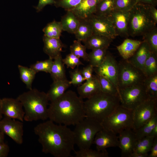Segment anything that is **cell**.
<instances>
[{
  "label": "cell",
  "mask_w": 157,
  "mask_h": 157,
  "mask_svg": "<svg viewBox=\"0 0 157 157\" xmlns=\"http://www.w3.org/2000/svg\"><path fill=\"white\" fill-rule=\"evenodd\" d=\"M81 42L77 40H74L70 47V53L79 58H82L84 60L88 61V53L86 52L87 49Z\"/></svg>",
  "instance_id": "74e56055"
},
{
  "label": "cell",
  "mask_w": 157,
  "mask_h": 157,
  "mask_svg": "<svg viewBox=\"0 0 157 157\" xmlns=\"http://www.w3.org/2000/svg\"><path fill=\"white\" fill-rule=\"evenodd\" d=\"M99 0H83L76 6L69 10L80 20L88 19L94 14Z\"/></svg>",
  "instance_id": "ac0fdd59"
},
{
  "label": "cell",
  "mask_w": 157,
  "mask_h": 157,
  "mask_svg": "<svg viewBox=\"0 0 157 157\" xmlns=\"http://www.w3.org/2000/svg\"><path fill=\"white\" fill-rule=\"evenodd\" d=\"M70 85L67 79L53 81L46 93L49 101H53L61 97Z\"/></svg>",
  "instance_id": "603a6c76"
},
{
  "label": "cell",
  "mask_w": 157,
  "mask_h": 157,
  "mask_svg": "<svg viewBox=\"0 0 157 157\" xmlns=\"http://www.w3.org/2000/svg\"><path fill=\"white\" fill-rule=\"evenodd\" d=\"M1 111L5 117L17 119L22 122L24 120V111L22 104L17 98L1 99Z\"/></svg>",
  "instance_id": "5bb4252c"
},
{
  "label": "cell",
  "mask_w": 157,
  "mask_h": 157,
  "mask_svg": "<svg viewBox=\"0 0 157 157\" xmlns=\"http://www.w3.org/2000/svg\"><path fill=\"white\" fill-rule=\"evenodd\" d=\"M143 72L146 77L157 74V54L151 52L144 63Z\"/></svg>",
  "instance_id": "f546056e"
},
{
  "label": "cell",
  "mask_w": 157,
  "mask_h": 157,
  "mask_svg": "<svg viewBox=\"0 0 157 157\" xmlns=\"http://www.w3.org/2000/svg\"><path fill=\"white\" fill-rule=\"evenodd\" d=\"M116 135L103 129L96 134L93 144L96 145L97 150L99 151L106 150L109 147H118V138Z\"/></svg>",
  "instance_id": "2e32d148"
},
{
  "label": "cell",
  "mask_w": 157,
  "mask_h": 157,
  "mask_svg": "<svg viewBox=\"0 0 157 157\" xmlns=\"http://www.w3.org/2000/svg\"><path fill=\"white\" fill-rule=\"evenodd\" d=\"M17 98L24 109L25 121H44L48 119L49 104L46 93L32 88L19 95Z\"/></svg>",
  "instance_id": "3957f363"
},
{
  "label": "cell",
  "mask_w": 157,
  "mask_h": 157,
  "mask_svg": "<svg viewBox=\"0 0 157 157\" xmlns=\"http://www.w3.org/2000/svg\"><path fill=\"white\" fill-rule=\"evenodd\" d=\"M154 138L153 137L148 135L137 140L133 152L148 154L150 151Z\"/></svg>",
  "instance_id": "836d02e7"
},
{
  "label": "cell",
  "mask_w": 157,
  "mask_h": 157,
  "mask_svg": "<svg viewBox=\"0 0 157 157\" xmlns=\"http://www.w3.org/2000/svg\"><path fill=\"white\" fill-rule=\"evenodd\" d=\"M83 0H57L54 5L56 7H60L67 11L73 8Z\"/></svg>",
  "instance_id": "7bdbcfd3"
},
{
  "label": "cell",
  "mask_w": 157,
  "mask_h": 157,
  "mask_svg": "<svg viewBox=\"0 0 157 157\" xmlns=\"http://www.w3.org/2000/svg\"><path fill=\"white\" fill-rule=\"evenodd\" d=\"M77 91L79 97L82 99L89 98L101 92L99 83L96 76L93 75L90 79L78 86Z\"/></svg>",
  "instance_id": "d6986e66"
},
{
  "label": "cell",
  "mask_w": 157,
  "mask_h": 157,
  "mask_svg": "<svg viewBox=\"0 0 157 157\" xmlns=\"http://www.w3.org/2000/svg\"><path fill=\"white\" fill-rule=\"evenodd\" d=\"M144 41L148 44L151 52L157 54V28L156 26L143 36Z\"/></svg>",
  "instance_id": "8d00e7d4"
},
{
  "label": "cell",
  "mask_w": 157,
  "mask_h": 157,
  "mask_svg": "<svg viewBox=\"0 0 157 157\" xmlns=\"http://www.w3.org/2000/svg\"><path fill=\"white\" fill-rule=\"evenodd\" d=\"M148 154H144L133 152L130 155L129 157H147Z\"/></svg>",
  "instance_id": "816d5d0a"
},
{
  "label": "cell",
  "mask_w": 157,
  "mask_h": 157,
  "mask_svg": "<svg viewBox=\"0 0 157 157\" xmlns=\"http://www.w3.org/2000/svg\"><path fill=\"white\" fill-rule=\"evenodd\" d=\"M49 120L37 125L34 131L38 137L42 151L55 157H72L75 144L73 131L67 126Z\"/></svg>",
  "instance_id": "6da1fadb"
},
{
  "label": "cell",
  "mask_w": 157,
  "mask_h": 157,
  "mask_svg": "<svg viewBox=\"0 0 157 157\" xmlns=\"http://www.w3.org/2000/svg\"><path fill=\"white\" fill-rule=\"evenodd\" d=\"M43 31L47 36L60 38L63 30L60 22L54 20L47 24Z\"/></svg>",
  "instance_id": "d6a6232c"
},
{
  "label": "cell",
  "mask_w": 157,
  "mask_h": 157,
  "mask_svg": "<svg viewBox=\"0 0 157 157\" xmlns=\"http://www.w3.org/2000/svg\"><path fill=\"white\" fill-rule=\"evenodd\" d=\"M157 124V115L134 131L136 140L149 135L153 129Z\"/></svg>",
  "instance_id": "4dcf8cb0"
},
{
  "label": "cell",
  "mask_w": 157,
  "mask_h": 157,
  "mask_svg": "<svg viewBox=\"0 0 157 157\" xmlns=\"http://www.w3.org/2000/svg\"><path fill=\"white\" fill-rule=\"evenodd\" d=\"M143 84L149 98L157 99V74L146 77Z\"/></svg>",
  "instance_id": "e575fe53"
},
{
  "label": "cell",
  "mask_w": 157,
  "mask_h": 157,
  "mask_svg": "<svg viewBox=\"0 0 157 157\" xmlns=\"http://www.w3.org/2000/svg\"><path fill=\"white\" fill-rule=\"evenodd\" d=\"M76 40L83 42L93 34L92 26L88 19L80 20L74 34Z\"/></svg>",
  "instance_id": "4316f807"
},
{
  "label": "cell",
  "mask_w": 157,
  "mask_h": 157,
  "mask_svg": "<svg viewBox=\"0 0 157 157\" xmlns=\"http://www.w3.org/2000/svg\"><path fill=\"white\" fill-rule=\"evenodd\" d=\"M75 157H107L108 153L107 150L99 151L93 150L89 148L79 149L78 151H74Z\"/></svg>",
  "instance_id": "f35d334b"
},
{
  "label": "cell",
  "mask_w": 157,
  "mask_h": 157,
  "mask_svg": "<svg viewBox=\"0 0 157 157\" xmlns=\"http://www.w3.org/2000/svg\"><path fill=\"white\" fill-rule=\"evenodd\" d=\"M156 138L157 137V124H156L152 130L149 135Z\"/></svg>",
  "instance_id": "f5cc1de1"
},
{
  "label": "cell",
  "mask_w": 157,
  "mask_h": 157,
  "mask_svg": "<svg viewBox=\"0 0 157 157\" xmlns=\"http://www.w3.org/2000/svg\"><path fill=\"white\" fill-rule=\"evenodd\" d=\"M138 2L147 4L151 5L156 7L157 0H138Z\"/></svg>",
  "instance_id": "f907efd6"
},
{
  "label": "cell",
  "mask_w": 157,
  "mask_h": 157,
  "mask_svg": "<svg viewBox=\"0 0 157 157\" xmlns=\"http://www.w3.org/2000/svg\"><path fill=\"white\" fill-rule=\"evenodd\" d=\"M119 97L120 106L131 110L149 99L143 83L120 89Z\"/></svg>",
  "instance_id": "ba28073f"
},
{
  "label": "cell",
  "mask_w": 157,
  "mask_h": 157,
  "mask_svg": "<svg viewBox=\"0 0 157 157\" xmlns=\"http://www.w3.org/2000/svg\"><path fill=\"white\" fill-rule=\"evenodd\" d=\"M1 99L0 98V120L3 118V115L1 111Z\"/></svg>",
  "instance_id": "11a10c76"
},
{
  "label": "cell",
  "mask_w": 157,
  "mask_h": 157,
  "mask_svg": "<svg viewBox=\"0 0 157 157\" xmlns=\"http://www.w3.org/2000/svg\"><path fill=\"white\" fill-rule=\"evenodd\" d=\"M23 122L5 117L0 120V131L11 138L16 143H23Z\"/></svg>",
  "instance_id": "7c38bea8"
},
{
  "label": "cell",
  "mask_w": 157,
  "mask_h": 157,
  "mask_svg": "<svg viewBox=\"0 0 157 157\" xmlns=\"http://www.w3.org/2000/svg\"><path fill=\"white\" fill-rule=\"evenodd\" d=\"M118 82L119 89L143 84L146 78L143 72L127 60L118 63Z\"/></svg>",
  "instance_id": "9c48e42d"
},
{
  "label": "cell",
  "mask_w": 157,
  "mask_h": 157,
  "mask_svg": "<svg viewBox=\"0 0 157 157\" xmlns=\"http://www.w3.org/2000/svg\"><path fill=\"white\" fill-rule=\"evenodd\" d=\"M113 39L99 35L93 34L83 42L86 49L93 50L108 49Z\"/></svg>",
  "instance_id": "7402d4cb"
},
{
  "label": "cell",
  "mask_w": 157,
  "mask_h": 157,
  "mask_svg": "<svg viewBox=\"0 0 157 157\" xmlns=\"http://www.w3.org/2000/svg\"><path fill=\"white\" fill-rule=\"evenodd\" d=\"M138 2V0H114L115 10L129 12Z\"/></svg>",
  "instance_id": "60d3db41"
},
{
  "label": "cell",
  "mask_w": 157,
  "mask_h": 157,
  "mask_svg": "<svg viewBox=\"0 0 157 157\" xmlns=\"http://www.w3.org/2000/svg\"><path fill=\"white\" fill-rule=\"evenodd\" d=\"M94 67L90 64L83 67L81 70V74L85 80H88L92 78Z\"/></svg>",
  "instance_id": "f6af8a7d"
},
{
  "label": "cell",
  "mask_w": 157,
  "mask_h": 157,
  "mask_svg": "<svg viewBox=\"0 0 157 157\" xmlns=\"http://www.w3.org/2000/svg\"><path fill=\"white\" fill-rule=\"evenodd\" d=\"M103 129L116 134L128 129H133V110L119 106L111 114L101 123Z\"/></svg>",
  "instance_id": "52a82bcc"
},
{
  "label": "cell",
  "mask_w": 157,
  "mask_h": 157,
  "mask_svg": "<svg viewBox=\"0 0 157 157\" xmlns=\"http://www.w3.org/2000/svg\"><path fill=\"white\" fill-rule=\"evenodd\" d=\"M157 99H149L133 110L134 131L157 115Z\"/></svg>",
  "instance_id": "30bf717a"
},
{
  "label": "cell",
  "mask_w": 157,
  "mask_h": 157,
  "mask_svg": "<svg viewBox=\"0 0 157 157\" xmlns=\"http://www.w3.org/2000/svg\"><path fill=\"white\" fill-rule=\"evenodd\" d=\"M9 147L7 144L4 143L0 144V157H6L9 152Z\"/></svg>",
  "instance_id": "7dc6e473"
},
{
  "label": "cell",
  "mask_w": 157,
  "mask_h": 157,
  "mask_svg": "<svg viewBox=\"0 0 157 157\" xmlns=\"http://www.w3.org/2000/svg\"><path fill=\"white\" fill-rule=\"evenodd\" d=\"M56 2L55 0H39L38 3L36 8L37 11L39 12L46 5H54Z\"/></svg>",
  "instance_id": "bcb514c9"
},
{
  "label": "cell",
  "mask_w": 157,
  "mask_h": 157,
  "mask_svg": "<svg viewBox=\"0 0 157 157\" xmlns=\"http://www.w3.org/2000/svg\"><path fill=\"white\" fill-rule=\"evenodd\" d=\"M43 40V51L49 58L53 60L61 54L64 46L60 38L49 37L44 35Z\"/></svg>",
  "instance_id": "44dd1931"
},
{
  "label": "cell",
  "mask_w": 157,
  "mask_h": 157,
  "mask_svg": "<svg viewBox=\"0 0 157 157\" xmlns=\"http://www.w3.org/2000/svg\"><path fill=\"white\" fill-rule=\"evenodd\" d=\"M128 23L129 36H143L156 27V23L150 13L149 5L138 2L129 11Z\"/></svg>",
  "instance_id": "5b68a950"
},
{
  "label": "cell",
  "mask_w": 157,
  "mask_h": 157,
  "mask_svg": "<svg viewBox=\"0 0 157 157\" xmlns=\"http://www.w3.org/2000/svg\"><path fill=\"white\" fill-rule=\"evenodd\" d=\"M20 79L29 89H32V84L37 73L31 68L21 65H18Z\"/></svg>",
  "instance_id": "83f0119b"
},
{
  "label": "cell",
  "mask_w": 157,
  "mask_h": 157,
  "mask_svg": "<svg viewBox=\"0 0 157 157\" xmlns=\"http://www.w3.org/2000/svg\"><path fill=\"white\" fill-rule=\"evenodd\" d=\"M150 13L155 22L157 23V10L156 7L149 5Z\"/></svg>",
  "instance_id": "681fc988"
},
{
  "label": "cell",
  "mask_w": 157,
  "mask_h": 157,
  "mask_svg": "<svg viewBox=\"0 0 157 157\" xmlns=\"http://www.w3.org/2000/svg\"><path fill=\"white\" fill-rule=\"evenodd\" d=\"M94 70L96 75L110 80L116 87L119 94L118 63L111 54L107 52L103 62L98 67H94Z\"/></svg>",
  "instance_id": "8fae6325"
},
{
  "label": "cell",
  "mask_w": 157,
  "mask_h": 157,
  "mask_svg": "<svg viewBox=\"0 0 157 157\" xmlns=\"http://www.w3.org/2000/svg\"><path fill=\"white\" fill-rule=\"evenodd\" d=\"M99 83L101 92L104 93L119 96V92L114 84L108 79L96 75Z\"/></svg>",
  "instance_id": "d590c367"
},
{
  "label": "cell",
  "mask_w": 157,
  "mask_h": 157,
  "mask_svg": "<svg viewBox=\"0 0 157 157\" xmlns=\"http://www.w3.org/2000/svg\"><path fill=\"white\" fill-rule=\"evenodd\" d=\"M114 0H99L97 5L95 15L108 16L114 10Z\"/></svg>",
  "instance_id": "1f68e13d"
},
{
  "label": "cell",
  "mask_w": 157,
  "mask_h": 157,
  "mask_svg": "<svg viewBox=\"0 0 157 157\" xmlns=\"http://www.w3.org/2000/svg\"><path fill=\"white\" fill-rule=\"evenodd\" d=\"M5 134L0 131V144L4 143Z\"/></svg>",
  "instance_id": "db71d44e"
},
{
  "label": "cell",
  "mask_w": 157,
  "mask_h": 157,
  "mask_svg": "<svg viewBox=\"0 0 157 157\" xmlns=\"http://www.w3.org/2000/svg\"><path fill=\"white\" fill-rule=\"evenodd\" d=\"M66 13L62 17L60 22L63 31L74 34L79 25L80 20L71 11H67Z\"/></svg>",
  "instance_id": "d4e9b609"
},
{
  "label": "cell",
  "mask_w": 157,
  "mask_h": 157,
  "mask_svg": "<svg viewBox=\"0 0 157 157\" xmlns=\"http://www.w3.org/2000/svg\"><path fill=\"white\" fill-rule=\"evenodd\" d=\"M130 12L114 10L108 16L114 27L117 36L127 38L129 36L128 23Z\"/></svg>",
  "instance_id": "9a60e30c"
},
{
  "label": "cell",
  "mask_w": 157,
  "mask_h": 157,
  "mask_svg": "<svg viewBox=\"0 0 157 157\" xmlns=\"http://www.w3.org/2000/svg\"><path fill=\"white\" fill-rule=\"evenodd\" d=\"M63 59L60 54L53 59L50 73L53 81L67 79Z\"/></svg>",
  "instance_id": "484cf974"
},
{
  "label": "cell",
  "mask_w": 157,
  "mask_h": 157,
  "mask_svg": "<svg viewBox=\"0 0 157 157\" xmlns=\"http://www.w3.org/2000/svg\"><path fill=\"white\" fill-rule=\"evenodd\" d=\"M75 126L73 131L74 141L79 149L90 148L96 134L103 129L100 123L88 117Z\"/></svg>",
  "instance_id": "8992f818"
},
{
  "label": "cell",
  "mask_w": 157,
  "mask_h": 157,
  "mask_svg": "<svg viewBox=\"0 0 157 157\" xmlns=\"http://www.w3.org/2000/svg\"><path fill=\"white\" fill-rule=\"evenodd\" d=\"M71 80L69 81L70 84L79 86L85 80L82 75L81 70L77 68L70 72Z\"/></svg>",
  "instance_id": "ee69618b"
},
{
  "label": "cell",
  "mask_w": 157,
  "mask_h": 157,
  "mask_svg": "<svg viewBox=\"0 0 157 157\" xmlns=\"http://www.w3.org/2000/svg\"><path fill=\"white\" fill-rule=\"evenodd\" d=\"M151 53L148 44L143 40L132 56L126 60L143 72L144 63Z\"/></svg>",
  "instance_id": "ffe728a7"
},
{
  "label": "cell",
  "mask_w": 157,
  "mask_h": 157,
  "mask_svg": "<svg viewBox=\"0 0 157 157\" xmlns=\"http://www.w3.org/2000/svg\"><path fill=\"white\" fill-rule=\"evenodd\" d=\"M118 95H114L101 92L88 99L84 103L85 117L101 123L120 105Z\"/></svg>",
  "instance_id": "277c9868"
},
{
  "label": "cell",
  "mask_w": 157,
  "mask_h": 157,
  "mask_svg": "<svg viewBox=\"0 0 157 157\" xmlns=\"http://www.w3.org/2000/svg\"><path fill=\"white\" fill-rule=\"evenodd\" d=\"M150 151V153L148 155V157H157V137L155 138L154 139Z\"/></svg>",
  "instance_id": "c3c4849f"
},
{
  "label": "cell",
  "mask_w": 157,
  "mask_h": 157,
  "mask_svg": "<svg viewBox=\"0 0 157 157\" xmlns=\"http://www.w3.org/2000/svg\"><path fill=\"white\" fill-rule=\"evenodd\" d=\"M142 42L126 38L120 44L117 46V49L123 59L127 60L134 54Z\"/></svg>",
  "instance_id": "cb8c5ba5"
},
{
  "label": "cell",
  "mask_w": 157,
  "mask_h": 157,
  "mask_svg": "<svg viewBox=\"0 0 157 157\" xmlns=\"http://www.w3.org/2000/svg\"><path fill=\"white\" fill-rule=\"evenodd\" d=\"M53 61V59L49 58L48 59L44 60L37 61L31 65L30 67L37 73L43 72L50 74Z\"/></svg>",
  "instance_id": "ab89813d"
},
{
  "label": "cell",
  "mask_w": 157,
  "mask_h": 157,
  "mask_svg": "<svg viewBox=\"0 0 157 157\" xmlns=\"http://www.w3.org/2000/svg\"><path fill=\"white\" fill-rule=\"evenodd\" d=\"M107 49H96L88 53V62L94 67H98L104 60L107 53Z\"/></svg>",
  "instance_id": "f1b7e54d"
},
{
  "label": "cell",
  "mask_w": 157,
  "mask_h": 157,
  "mask_svg": "<svg viewBox=\"0 0 157 157\" xmlns=\"http://www.w3.org/2000/svg\"><path fill=\"white\" fill-rule=\"evenodd\" d=\"M63 61L67 68L73 69L76 66L84 65L80 60L79 58L71 53L67 54L65 58L63 59Z\"/></svg>",
  "instance_id": "b9f144b4"
},
{
  "label": "cell",
  "mask_w": 157,
  "mask_h": 157,
  "mask_svg": "<svg viewBox=\"0 0 157 157\" xmlns=\"http://www.w3.org/2000/svg\"><path fill=\"white\" fill-rule=\"evenodd\" d=\"M118 134V147L121 150V156L129 157L133 151L137 141L135 133L132 129H128Z\"/></svg>",
  "instance_id": "e0dca14e"
},
{
  "label": "cell",
  "mask_w": 157,
  "mask_h": 157,
  "mask_svg": "<svg viewBox=\"0 0 157 157\" xmlns=\"http://www.w3.org/2000/svg\"><path fill=\"white\" fill-rule=\"evenodd\" d=\"M83 99L71 90L51 102L48 118L54 123L66 126H75L85 118Z\"/></svg>",
  "instance_id": "7a4b0ae2"
},
{
  "label": "cell",
  "mask_w": 157,
  "mask_h": 157,
  "mask_svg": "<svg viewBox=\"0 0 157 157\" xmlns=\"http://www.w3.org/2000/svg\"><path fill=\"white\" fill-rule=\"evenodd\" d=\"M87 19L92 26L93 34L104 36L113 39L117 36L108 17L93 14Z\"/></svg>",
  "instance_id": "4fadbf2b"
}]
</instances>
